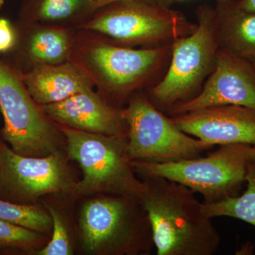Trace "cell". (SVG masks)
I'll return each instance as SVG.
<instances>
[{
	"instance_id": "obj_20",
	"label": "cell",
	"mask_w": 255,
	"mask_h": 255,
	"mask_svg": "<svg viewBox=\"0 0 255 255\" xmlns=\"http://www.w3.org/2000/svg\"><path fill=\"white\" fill-rule=\"evenodd\" d=\"M46 235L0 219V251L33 253L47 244Z\"/></svg>"
},
{
	"instance_id": "obj_8",
	"label": "cell",
	"mask_w": 255,
	"mask_h": 255,
	"mask_svg": "<svg viewBox=\"0 0 255 255\" xmlns=\"http://www.w3.org/2000/svg\"><path fill=\"white\" fill-rule=\"evenodd\" d=\"M130 160L169 162L195 158L214 148L182 131L145 94L137 92L122 109Z\"/></svg>"
},
{
	"instance_id": "obj_5",
	"label": "cell",
	"mask_w": 255,
	"mask_h": 255,
	"mask_svg": "<svg viewBox=\"0 0 255 255\" xmlns=\"http://www.w3.org/2000/svg\"><path fill=\"white\" fill-rule=\"evenodd\" d=\"M69 158L82 171L74 194L141 198L145 184L137 179L127 150V134L107 135L59 127Z\"/></svg>"
},
{
	"instance_id": "obj_24",
	"label": "cell",
	"mask_w": 255,
	"mask_h": 255,
	"mask_svg": "<svg viewBox=\"0 0 255 255\" xmlns=\"http://www.w3.org/2000/svg\"><path fill=\"white\" fill-rule=\"evenodd\" d=\"M239 4L242 9L255 13V0H239Z\"/></svg>"
},
{
	"instance_id": "obj_4",
	"label": "cell",
	"mask_w": 255,
	"mask_h": 255,
	"mask_svg": "<svg viewBox=\"0 0 255 255\" xmlns=\"http://www.w3.org/2000/svg\"><path fill=\"white\" fill-rule=\"evenodd\" d=\"M196 28L197 23L170 6L121 1L99 8L78 29L94 32L119 46L152 48L172 44Z\"/></svg>"
},
{
	"instance_id": "obj_13",
	"label": "cell",
	"mask_w": 255,
	"mask_h": 255,
	"mask_svg": "<svg viewBox=\"0 0 255 255\" xmlns=\"http://www.w3.org/2000/svg\"><path fill=\"white\" fill-rule=\"evenodd\" d=\"M40 107L59 127L102 135L127 134L122 109L111 105L94 88L79 92L61 102Z\"/></svg>"
},
{
	"instance_id": "obj_9",
	"label": "cell",
	"mask_w": 255,
	"mask_h": 255,
	"mask_svg": "<svg viewBox=\"0 0 255 255\" xmlns=\"http://www.w3.org/2000/svg\"><path fill=\"white\" fill-rule=\"evenodd\" d=\"M1 134L16 153L44 157L58 150L63 132L33 100L15 68L0 61Z\"/></svg>"
},
{
	"instance_id": "obj_15",
	"label": "cell",
	"mask_w": 255,
	"mask_h": 255,
	"mask_svg": "<svg viewBox=\"0 0 255 255\" xmlns=\"http://www.w3.org/2000/svg\"><path fill=\"white\" fill-rule=\"evenodd\" d=\"M18 72L28 93L40 106L61 102L95 87L85 70L72 60L57 65H36L26 71Z\"/></svg>"
},
{
	"instance_id": "obj_28",
	"label": "cell",
	"mask_w": 255,
	"mask_h": 255,
	"mask_svg": "<svg viewBox=\"0 0 255 255\" xmlns=\"http://www.w3.org/2000/svg\"><path fill=\"white\" fill-rule=\"evenodd\" d=\"M174 1H182V0H174Z\"/></svg>"
},
{
	"instance_id": "obj_27",
	"label": "cell",
	"mask_w": 255,
	"mask_h": 255,
	"mask_svg": "<svg viewBox=\"0 0 255 255\" xmlns=\"http://www.w3.org/2000/svg\"><path fill=\"white\" fill-rule=\"evenodd\" d=\"M253 63V65H254V67H255V60H254V61H253V63Z\"/></svg>"
},
{
	"instance_id": "obj_2",
	"label": "cell",
	"mask_w": 255,
	"mask_h": 255,
	"mask_svg": "<svg viewBox=\"0 0 255 255\" xmlns=\"http://www.w3.org/2000/svg\"><path fill=\"white\" fill-rule=\"evenodd\" d=\"M140 199L157 255H213L221 235L189 188L162 177L143 178Z\"/></svg>"
},
{
	"instance_id": "obj_26",
	"label": "cell",
	"mask_w": 255,
	"mask_h": 255,
	"mask_svg": "<svg viewBox=\"0 0 255 255\" xmlns=\"http://www.w3.org/2000/svg\"><path fill=\"white\" fill-rule=\"evenodd\" d=\"M4 4V0H0V7Z\"/></svg>"
},
{
	"instance_id": "obj_3",
	"label": "cell",
	"mask_w": 255,
	"mask_h": 255,
	"mask_svg": "<svg viewBox=\"0 0 255 255\" xmlns=\"http://www.w3.org/2000/svg\"><path fill=\"white\" fill-rule=\"evenodd\" d=\"M82 246L90 254H149L154 246L140 198L108 195L87 201L80 218Z\"/></svg>"
},
{
	"instance_id": "obj_11",
	"label": "cell",
	"mask_w": 255,
	"mask_h": 255,
	"mask_svg": "<svg viewBox=\"0 0 255 255\" xmlns=\"http://www.w3.org/2000/svg\"><path fill=\"white\" fill-rule=\"evenodd\" d=\"M218 105H238L255 110V68L249 60L219 48L214 70L197 95L176 104L170 116Z\"/></svg>"
},
{
	"instance_id": "obj_19",
	"label": "cell",
	"mask_w": 255,
	"mask_h": 255,
	"mask_svg": "<svg viewBox=\"0 0 255 255\" xmlns=\"http://www.w3.org/2000/svg\"><path fill=\"white\" fill-rule=\"evenodd\" d=\"M0 219L47 235L53 230L49 212L38 206L17 204L0 198Z\"/></svg>"
},
{
	"instance_id": "obj_12",
	"label": "cell",
	"mask_w": 255,
	"mask_h": 255,
	"mask_svg": "<svg viewBox=\"0 0 255 255\" xmlns=\"http://www.w3.org/2000/svg\"><path fill=\"white\" fill-rule=\"evenodd\" d=\"M179 129L210 145H255V110L218 105L170 116Z\"/></svg>"
},
{
	"instance_id": "obj_22",
	"label": "cell",
	"mask_w": 255,
	"mask_h": 255,
	"mask_svg": "<svg viewBox=\"0 0 255 255\" xmlns=\"http://www.w3.org/2000/svg\"><path fill=\"white\" fill-rule=\"evenodd\" d=\"M17 38V29L7 19L0 17V53L13 49L16 46Z\"/></svg>"
},
{
	"instance_id": "obj_29",
	"label": "cell",
	"mask_w": 255,
	"mask_h": 255,
	"mask_svg": "<svg viewBox=\"0 0 255 255\" xmlns=\"http://www.w3.org/2000/svg\"><path fill=\"white\" fill-rule=\"evenodd\" d=\"M0 114H1V111H0Z\"/></svg>"
},
{
	"instance_id": "obj_16",
	"label": "cell",
	"mask_w": 255,
	"mask_h": 255,
	"mask_svg": "<svg viewBox=\"0 0 255 255\" xmlns=\"http://www.w3.org/2000/svg\"><path fill=\"white\" fill-rule=\"evenodd\" d=\"M220 48L249 60H255V13L242 9L239 0H216Z\"/></svg>"
},
{
	"instance_id": "obj_7",
	"label": "cell",
	"mask_w": 255,
	"mask_h": 255,
	"mask_svg": "<svg viewBox=\"0 0 255 255\" xmlns=\"http://www.w3.org/2000/svg\"><path fill=\"white\" fill-rule=\"evenodd\" d=\"M252 145H221L204 157L169 162L130 161L135 173L143 178L162 177L199 193L204 203L212 204L238 196L246 184Z\"/></svg>"
},
{
	"instance_id": "obj_6",
	"label": "cell",
	"mask_w": 255,
	"mask_h": 255,
	"mask_svg": "<svg viewBox=\"0 0 255 255\" xmlns=\"http://www.w3.org/2000/svg\"><path fill=\"white\" fill-rule=\"evenodd\" d=\"M196 16V31L174 41L167 71L149 89V99L162 112L194 98L214 70L220 43L214 6L200 5Z\"/></svg>"
},
{
	"instance_id": "obj_14",
	"label": "cell",
	"mask_w": 255,
	"mask_h": 255,
	"mask_svg": "<svg viewBox=\"0 0 255 255\" xmlns=\"http://www.w3.org/2000/svg\"><path fill=\"white\" fill-rule=\"evenodd\" d=\"M14 49L27 67L57 65L71 60L78 29L40 23H20ZM23 71V72H25Z\"/></svg>"
},
{
	"instance_id": "obj_25",
	"label": "cell",
	"mask_w": 255,
	"mask_h": 255,
	"mask_svg": "<svg viewBox=\"0 0 255 255\" xmlns=\"http://www.w3.org/2000/svg\"><path fill=\"white\" fill-rule=\"evenodd\" d=\"M250 161L255 162V145L252 146L250 153Z\"/></svg>"
},
{
	"instance_id": "obj_10",
	"label": "cell",
	"mask_w": 255,
	"mask_h": 255,
	"mask_svg": "<svg viewBox=\"0 0 255 255\" xmlns=\"http://www.w3.org/2000/svg\"><path fill=\"white\" fill-rule=\"evenodd\" d=\"M76 183L60 150L44 157H28L0 142L1 199L31 205L46 194H74Z\"/></svg>"
},
{
	"instance_id": "obj_1",
	"label": "cell",
	"mask_w": 255,
	"mask_h": 255,
	"mask_svg": "<svg viewBox=\"0 0 255 255\" xmlns=\"http://www.w3.org/2000/svg\"><path fill=\"white\" fill-rule=\"evenodd\" d=\"M172 45L130 48L78 29L70 60L85 70L107 102L121 109L132 95L150 89L163 78L170 62Z\"/></svg>"
},
{
	"instance_id": "obj_17",
	"label": "cell",
	"mask_w": 255,
	"mask_h": 255,
	"mask_svg": "<svg viewBox=\"0 0 255 255\" xmlns=\"http://www.w3.org/2000/svg\"><path fill=\"white\" fill-rule=\"evenodd\" d=\"M94 0H21L20 23H40L78 29L98 9Z\"/></svg>"
},
{
	"instance_id": "obj_21",
	"label": "cell",
	"mask_w": 255,
	"mask_h": 255,
	"mask_svg": "<svg viewBox=\"0 0 255 255\" xmlns=\"http://www.w3.org/2000/svg\"><path fill=\"white\" fill-rule=\"evenodd\" d=\"M53 221L52 237L50 241L36 252L38 255H70L73 254L68 228L62 215L58 210L48 206Z\"/></svg>"
},
{
	"instance_id": "obj_18",
	"label": "cell",
	"mask_w": 255,
	"mask_h": 255,
	"mask_svg": "<svg viewBox=\"0 0 255 255\" xmlns=\"http://www.w3.org/2000/svg\"><path fill=\"white\" fill-rule=\"evenodd\" d=\"M247 189L242 195L233 196L212 204L202 203L207 217L227 216L241 220L255 226V162L250 161L246 176Z\"/></svg>"
},
{
	"instance_id": "obj_23",
	"label": "cell",
	"mask_w": 255,
	"mask_h": 255,
	"mask_svg": "<svg viewBox=\"0 0 255 255\" xmlns=\"http://www.w3.org/2000/svg\"><path fill=\"white\" fill-rule=\"evenodd\" d=\"M94 1H95L98 8L121 1H143V2L150 3V4H160L167 6H170L171 5L175 2L174 0H94Z\"/></svg>"
}]
</instances>
